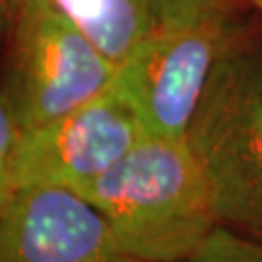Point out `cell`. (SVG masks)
<instances>
[{"label":"cell","instance_id":"cell-12","mask_svg":"<svg viewBox=\"0 0 262 262\" xmlns=\"http://www.w3.org/2000/svg\"><path fill=\"white\" fill-rule=\"evenodd\" d=\"M251 4H253V6H256V8L262 12V0H251Z\"/></svg>","mask_w":262,"mask_h":262},{"label":"cell","instance_id":"cell-8","mask_svg":"<svg viewBox=\"0 0 262 262\" xmlns=\"http://www.w3.org/2000/svg\"><path fill=\"white\" fill-rule=\"evenodd\" d=\"M179 262H262V239L217 225L200 247Z\"/></svg>","mask_w":262,"mask_h":262},{"label":"cell","instance_id":"cell-2","mask_svg":"<svg viewBox=\"0 0 262 262\" xmlns=\"http://www.w3.org/2000/svg\"><path fill=\"white\" fill-rule=\"evenodd\" d=\"M187 142L222 225L262 239V49L233 45L222 56Z\"/></svg>","mask_w":262,"mask_h":262},{"label":"cell","instance_id":"cell-4","mask_svg":"<svg viewBox=\"0 0 262 262\" xmlns=\"http://www.w3.org/2000/svg\"><path fill=\"white\" fill-rule=\"evenodd\" d=\"M233 45L229 8L190 24L156 26L119 64L113 84L148 134L187 138L215 66Z\"/></svg>","mask_w":262,"mask_h":262},{"label":"cell","instance_id":"cell-11","mask_svg":"<svg viewBox=\"0 0 262 262\" xmlns=\"http://www.w3.org/2000/svg\"><path fill=\"white\" fill-rule=\"evenodd\" d=\"M16 4H18V0H0V35L6 33Z\"/></svg>","mask_w":262,"mask_h":262},{"label":"cell","instance_id":"cell-10","mask_svg":"<svg viewBox=\"0 0 262 262\" xmlns=\"http://www.w3.org/2000/svg\"><path fill=\"white\" fill-rule=\"evenodd\" d=\"M158 26H181L227 10V0H150Z\"/></svg>","mask_w":262,"mask_h":262},{"label":"cell","instance_id":"cell-9","mask_svg":"<svg viewBox=\"0 0 262 262\" xmlns=\"http://www.w3.org/2000/svg\"><path fill=\"white\" fill-rule=\"evenodd\" d=\"M19 128L16 113L10 105L6 94L0 90V210L8 202L14 192L12 183V158L19 138Z\"/></svg>","mask_w":262,"mask_h":262},{"label":"cell","instance_id":"cell-6","mask_svg":"<svg viewBox=\"0 0 262 262\" xmlns=\"http://www.w3.org/2000/svg\"><path fill=\"white\" fill-rule=\"evenodd\" d=\"M0 262H142L80 192L51 185L14 188L0 210Z\"/></svg>","mask_w":262,"mask_h":262},{"label":"cell","instance_id":"cell-3","mask_svg":"<svg viewBox=\"0 0 262 262\" xmlns=\"http://www.w3.org/2000/svg\"><path fill=\"white\" fill-rule=\"evenodd\" d=\"M2 92L21 130L55 121L111 88L119 66L47 0H18Z\"/></svg>","mask_w":262,"mask_h":262},{"label":"cell","instance_id":"cell-5","mask_svg":"<svg viewBox=\"0 0 262 262\" xmlns=\"http://www.w3.org/2000/svg\"><path fill=\"white\" fill-rule=\"evenodd\" d=\"M148 132L111 84L55 121L19 132L12 158L14 188L51 185L78 190L121 161Z\"/></svg>","mask_w":262,"mask_h":262},{"label":"cell","instance_id":"cell-1","mask_svg":"<svg viewBox=\"0 0 262 262\" xmlns=\"http://www.w3.org/2000/svg\"><path fill=\"white\" fill-rule=\"evenodd\" d=\"M142 262H179L222 225L187 138L146 134L107 173L78 188Z\"/></svg>","mask_w":262,"mask_h":262},{"label":"cell","instance_id":"cell-7","mask_svg":"<svg viewBox=\"0 0 262 262\" xmlns=\"http://www.w3.org/2000/svg\"><path fill=\"white\" fill-rule=\"evenodd\" d=\"M119 66L158 26L150 0H47Z\"/></svg>","mask_w":262,"mask_h":262}]
</instances>
